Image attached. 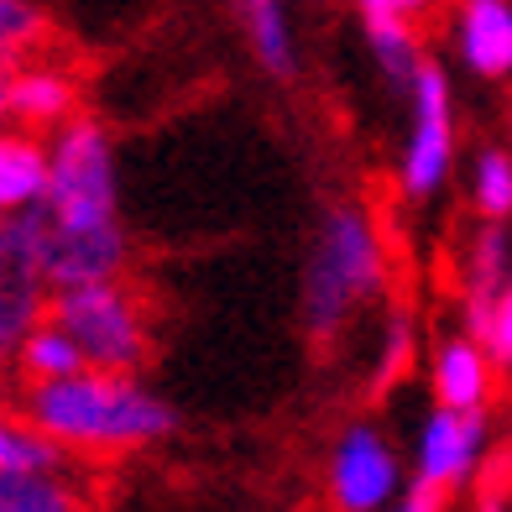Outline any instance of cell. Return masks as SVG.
I'll use <instances>...</instances> for the list:
<instances>
[{"instance_id":"44dd1931","label":"cell","mask_w":512,"mask_h":512,"mask_svg":"<svg viewBox=\"0 0 512 512\" xmlns=\"http://www.w3.org/2000/svg\"><path fill=\"white\" fill-rule=\"evenodd\" d=\"M408 356H413V319L398 309L387 319V335H382V356H377V387H387L392 377L408 371Z\"/></svg>"},{"instance_id":"7402d4cb","label":"cell","mask_w":512,"mask_h":512,"mask_svg":"<svg viewBox=\"0 0 512 512\" xmlns=\"http://www.w3.org/2000/svg\"><path fill=\"white\" fill-rule=\"evenodd\" d=\"M481 340H486V351H492L497 366H512V272H507V288H502L497 314H492V324H486Z\"/></svg>"},{"instance_id":"5bb4252c","label":"cell","mask_w":512,"mask_h":512,"mask_svg":"<svg viewBox=\"0 0 512 512\" xmlns=\"http://www.w3.org/2000/svg\"><path fill=\"white\" fill-rule=\"evenodd\" d=\"M251 58L262 63V74L272 79H293L298 74V37H293V16L288 0H230Z\"/></svg>"},{"instance_id":"4fadbf2b","label":"cell","mask_w":512,"mask_h":512,"mask_svg":"<svg viewBox=\"0 0 512 512\" xmlns=\"http://www.w3.org/2000/svg\"><path fill=\"white\" fill-rule=\"evenodd\" d=\"M507 272H512V241H507V225H481L471 251H465V319H471V335L481 340L486 324L497 314V298L507 288Z\"/></svg>"},{"instance_id":"ac0fdd59","label":"cell","mask_w":512,"mask_h":512,"mask_svg":"<svg viewBox=\"0 0 512 512\" xmlns=\"http://www.w3.org/2000/svg\"><path fill=\"white\" fill-rule=\"evenodd\" d=\"M48 37V11L42 0H0V68H16L42 53Z\"/></svg>"},{"instance_id":"ffe728a7","label":"cell","mask_w":512,"mask_h":512,"mask_svg":"<svg viewBox=\"0 0 512 512\" xmlns=\"http://www.w3.org/2000/svg\"><path fill=\"white\" fill-rule=\"evenodd\" d=\"M68 455L53 450L21 413L0 418V471H63Z\"/></svg>"},{"instance_id":"9a60e30c","label":"cell","mask_w":512,"mask_h":512,"mask_svg":"<svg viewBox=\"0 0 512 512\" xmlns=\"http://www.w3.org/2000/svg\"><path fill=\"white\" fill-rule=\"evenodd\" d=\"M0 512H89L68 471H0Z\"/></svg>"},{"instance_id":"52a82bcc","label":"cell","mask_w":512,"mask_h":512,"mask_svg":"<svg viewBox=\"0 0 512 512\" xmlns=\"http://www.w3.org/2000/svg\"><path fill=\"white\" fill-rule=\"evenodd\" d=\"M53 304V283L42 272V246L32 215L0 220V371H6Z\"/></svg>"},{"instance_id":"8992f818","label":"cell","mask_w":512,"mask_h":512,"mask_svg":"<svg viewBox=\"0 0 512 512\" xmlns=\"http://www.w3.org/2000/svg\"><path fill=\"white\" fill-rule=\"evenodd\" d=\"M324 492H330L335 512H392L398 497L408 492L403 460L392 450V439L377 424H345L330 465H324Z\"/></svg>"},{"instance_id":"cb8c5ba5","label":"cell","mask_w":512,"mask_h":512,"mask_svg":"<svg viewBox=\"0 0 512 512\" xmlns=\"http://www.w3.org/2000/svg\"><path fill=\"white\" fill-rule=\"evenodd\" d=\"M392 512H445V497H439V492H424V486H408Z\"/></svg>"},{"instance_id":"5b68a950","label":"cell","mask_w":512,"mask_h":512,"mask_svg":"<svg viewBox=\"0 0 512 512\" xmlns=\"http://www.w3.org/2000/svg\"><path fill=\"white\" fill-rule=\"evenodd\" d=\"M455 168V95L450 74L439 63H424L408 84V142L398 157L403 199H434Z\"/></svg>"},{"instance_id":"30bf717a","label":"cell","mask_w":512,"mask_h":512,"mask_svg":"<svg viewBox=\"0 0 512 512\" xmlns=\"http://www.w3.org/2000/svg\"><path fill=\"white\" fill-rule=\"evenodd\" d=\"M429 387H434V408L486 413L492 408V392H497V361L486 351V340H476V335L445 340L429 361Z\"/></svg>"},{"instance_id":"d4e9b609","label":"cell","mask_w":512,"mask_h":512,"mask_svg":"<svg viewBox=\"0 0 512 512\" xmlns=\"http://www.w3.org/2000/svg\"><path fill=\"white\" fill-rule=\"evenodd\" d=\"M11 121H6V68H0V131H6Z\"/></svg>"},{"instance_id":"6da1fadb","label":"cell","mask_w":512,"mask_h":512,"mask_svg":"<svg viewBox=\"0 0 512 512\" xmlns=\"http://www.w3.org/2000/svg\"><path fill=\"white\" fill-rule=\"evenodd\" d=\"M32 225L53 293L126 272L131 236L121 220L115 142L95 115H79L48 136V194L32 209Z\"/></svg>"},{"instance_id":"3957f363","label":"cell","mask_w":512,"mask_h":512,"mask_svg":"<svg viewBox=\"0 0 512 512\" xmlns=\"http://www.w3.org/2000/svg\"><path fill=\"white\" fill-rule=\"evenodd\" d=\"M387 288V241L366 204L340 199L319 215L309 251H304V283H298V314L319 345H335L371 298Z\"/></svg>"},{"instance_id":"d6986e66","label":"cell","mask_w":512,"mask_h":512,"mask_svg":"<svg viewBox=\"0 0 512 512\" xmlns=\"http://www.w3.org/2000/svg\"><path fill=\"white\" fill-rule=\"evenodd\" d=\"M471 199L486 215V225H507V215H512V152L507 147H481L476 152Z\"/></svg>"},{"instance_id":"7c38bea8","label":"cell","mask_w":512,"mask_h":512,"mask_svg":"<svg viewBox=\"0 0 512 512\" xmlns=\"http://www.w3.org/2000/svg\"><path fill=\"white\" fill-rule=\"evenodd\" d=\"M48 194V136L0 131V220L32 215Z\"/></svg>"},{"instance_id":"e0dca14e","label":"cell","mask_w":512,"mask_h":512,"mask_svg":"<svg viewBox=\"0 0 512 512\" xmlns=\"http://www.w3.org/2000/svg\"><path fill=\"white\" fill-rule=\"evenodd\" d=\"M366 48L377 58L382 79L392 89H408L418 79V68H424V48H418V32L413 21H366Z\"/></svg>"},{"instance_id":"2e32d148","label":"cell","mask_w":512,"mask_h":512,"mask_svg":"<svg viewBox=\"0 0 512 512\" xmlns=\"http://www.w3.org/2000/svg\"><path fill=\"white\" fill-rule=\"evenodd\" d=\"M16 377L21 387H42V382H63V377H79L84 371V356H79V345L68 340L53 319H42L37 330L21 340V351H16Z\"/></svg>"},{"instance_id":"8fae6325","label":"cell","mask_w":512,"mask_h":512,"mask_svg":"<svg viewBox=\"0 0 512 512\" xmlns=\"http://www.w3.org/2000/svg\"><path fill=\"white\" fill-rule=\"evenodd\" d=\"M455 48L471 74L507 79L512 74V0H460Z\"/></svg>"},{"instance_id":"9c48e42d","label":"cell","mask_w":512,"mask_h":512,"mask_svg":"<svg viewBox=\"0 0 512 512\" xmlns=\"http://www.w3.org/2000/svg\"><path fill=\"white\" fill-rule=\"evenodd\" d=\"M79 79L74 68L37 53L27 63L6 68V121L11 131H32V136H53L68 121H79Z\"/></svg>"},{"instance_id":"277c9868","label":"cell","mask_w":512,"mask_h":512,"mask_svg":"<svg viewBox=\"0 0 512 512\" xmlns=\"http://www.w3.org/2000/svg\"><path fill=\"white\" fill-rule=\"evenodd\" d=\"M48 319L79 345L89 371H121V377H136L142 361L152 356L147 304L126 277L84 283V288H58L53 304H48Z\"/></svg>"},{"instance_id":"4316f807","label":"cell","mask_w":512,"mask_h":512,"mask_svg":"<svg viewBox=\"0 0 512 512\" xmlns=\"http://www.w3.org/2000/svg\"><path fill=\"white\" fill-rule=\"evenodd\" d=\"M455 6H460V0H455Z\"/></svg>"},{"instance_id":"7a4b0ae2","label":"cell","mask_w":512,"mask_h":512,"mask_svg":"<svg viewBox=\"0 0 512 512\" xmlns=\"http://www.w3.org/2000/svg\"><path fill=\"white\" fill-rule=\"evenodd\" d=\"M16 413L63 455H126L147 450L178 429V413L142 377L89 371V366L63 382L21 387Z\"/></svg>"},{"instance_id":"ba28073f","label":"cell","mask_w":512,"mask_h":512,"mask_svg":"<svg viewBox=\"0 0 512 512\" xmlns=\"http://www.w3.org/2000/svg\"><path fill=\"white\" fill-rule=\"evenodd\" d=\"M486 450H492V418L486 413L429 408L413 439V486L445 497L481 471Z\"/></svg>"},{"instance_id":"603a6c76","label":"cell","mask_w":512,"mask_h":512,"mask_svg":"<svg viewBox=\"0 0 512 512\" xmlns=\"http://www.w3.org/2000/svg\"><path fill=\"white\" fill-rule=\"evenodd\" d=\"M366 21H413L429 0H356Z\"/></svg>"},{"instance_id":"484cf974","label":"cell","mask_w":512,"mask_h":512,"mask_svg":"<svg viewBox=\"0 0 512 512\" xmlns=\"http://www.w3.org/2000/svg\"><path fill=\"white\" fill-rule=\"evenodd\" d=\"M6 413H16V408H11V392H6V377H0V418H6Z\"/></svg>"}]
</instances>
